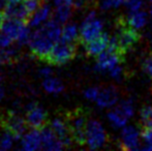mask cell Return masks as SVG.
Returning a JSON list of instances; mask_svg holds the SVG:
<instances>
[{
	"label": "cell",
	"mask_w": 152,
	"mask_h": 151,
	"mask_svg": "<svg viewBox=\"0 0 152 151\" xmlns=\"http://www.w3.org/2000/svg\"><path fill=\"white\" fill-rule=\"evenodd\" d=\"M141 40V34L138 30L126 23L124 17H120L116 21V32L110 37L109 46L116 48L120 52L127 54Z\"/></svg>",
	"instance_id": "cell-1"
},
{
	"label": "cell",
	"mask_w": 152,
	"mask_h": 151,
	"mask_svg": "<svg viewBox=\"0 0 152 151\" xmlns=\"http://www.w3.org/2000/svg\"><path fill=\"white\" fill-rule=\"evenodd\" d=\"M67 121L69 133L74 143L79 146L86 144V133L88 124V115L84 108L80 107L64 114Z\"/></svg>",
	"instance_id": "cell-2"
},
{
	"label": "cell",
	"mask_w": 152,
	"mask_h": 151,
	"mask_svg": "<svg viewBox=\"0 0 152 151\" xmlns=\"http://www.w3.org/2000/svg\"><path fill=\"white\" fill-rule=\"evenodd\" d=\"M56 40L47 32L42 25L36 27L35 30L32 31L30 40L28 42L32 57L36 60L45 62Z\"/></svg>",
	"instance_id": "cell-3"
},
{
	"label": "cell",
	"mask_w": 152,
	"mask_h": 151,
	"mask_svg": "<svg viewBox=\"0 0 152 151\" xmlns=\"http://www.w3.org/2000/svg\"><path fill=\"white\" fill-rule=\"evenodd\" d=\"M79 42H67L60 38L58 42H55L50 53L47 56L45 62L53 66H60L72 61L77 55V44Z\"/></svg>",
	"instance_id": "cell-4"
},
{
	"label": "cell",
	"mask_w": 152,
	"mask_h": 151,
	"mask_svg": "<svg viewBox=\"0 0 152 151\" xmlns=\"http://www.w3.org/2000/svg\"><path fill=\"white\" fill-rule=\"evenodd\" d=\"M0 124L4 131H8L15 138V140L22 139L28 129V124L25 118H22L12 111H8L0 118Z\"/></svg>",
	"instance_id": "cell-5"
},
{
	"label": "cell",
	"mask_w": 152,
	"mask_h": 151,
	"mask_svg": "<svg viewBox=\"0 0 152 151\" xmlns=\"http://www.w3.org/2000/svg\"><path fill=\"white\" fill-rule=\"evenodd\" d=\"M125 55L124 53L120 52L116 48H113L111 46H108V48L102 52L99 55H97L95 63V71L99 73H106L115 67L116 65H119L125 61Z\"/></svg>",
	"instance_id": "cell-6"
},
{
	"label": "cell",
	"mask_w": 152,
	"mask_h": 151,
	"mask_svg": "<svg viewBox=\"0 0 152 151\" xmlns=\"http://www.w3.org/2000/svg\"><path fill=\"white\" fill-rule=\"evenodd\" d=\"M104 23L102 20L96 18V12H90L84 19L79 31V40L83 44L93 39L102 32Z\"/></svg>",
	"instance_id": "cell-7"
},
{
	"label": "cell",
	"mask_w": 152,
	"mask_h": 151,
	"mask_svg": "<svg viewBox=\"0 0 152 151\" xmlns=\"http://www.w3.org/2000/svg\"><path fill=\"white\" fill-rule=\"evenodd\" d=\"M108 141V135L102 127V123L95 119H91L87 124L86 144L88 148L94 150L102 148Z\"/></svg>",
	"instance_id": "cell-8"
},
{
	"label": "cell",
	"mask_w": 152,
	"mask_h": 151,
	"mask_svg": "<svg viewBox=\"0 0 152 151\" xmlns=\"http://www.w3.org/2000/svg\"><path fill=\"white\" fill-rule=\"evenodd\" d=\"M25 120H26L29 128L39 129L40 131L49 123L48 113L36 101H32L27 106Z\"/></svg>",
	"instance_id": "cell-9"
},
{
	"label": "cell",
	"mask_w": 152,
	"mask_h": 151,
	"mask_svg": "<svg viewBox=\"0 0 152 151\" xmlns=\"http://www.w3.org/2000/svg\"><path fill=\"white\" fill-rule=\"evenodd\" d=\"M141 133L132 125H125L122 127L119 146L123 150H138L140 146Z\"/></svg>",
	"instance_id": "cell-10"
},
{
	"label": "cell",
	"mask_w": 152,
	"mask_h": 151,
	"mask_svg": "<svg viewBox=\"0 0 152 151\" xmlns=\"http://www.w3.org/2000/svg\"><path fill=\"white\" fill-rule=\"evenodd\" d=\"M51 128L54 131V133H56V136L61 140V142L63 143V145L65 146V148H68L72 145L74 141L72 139V136L69 133V128H68L67 121H66L65 116H58L55 117L54 119L50 121L49 123Z\"/></svg>",
	"instance_id": "cell-11"
},
{
	"label": "cell",
	"mask_w": 152,
	"mask_h": 151,
	"mask_svg": "<svg viewBox=\"0 0 152 151\" xmlns=\"http://www.w3.org/2000/svg\"><path fill=\"white\" fill-rule=\"evenodd\" d=\"M40 135H42V149L57 151L62 150L65 148L61 140L56 136L50 125H46L44 128L40 129Z\"/></svg>",
	"instance_id": "cell-12"
},
{
	"label": "cell",
	"mask_w": 152,
	"mask_h": 151,
	"mask_svg": "<svg viewBox=\"0 0 152 151\" xmlns=\"http://www.w3.org/2000/svg\"><path fill=\"white\" fill-rule=\"evenodd\" d=\"M4 14H5L6 18L21 20L26 24H28L31 20V15L25 7L23 0L17 2H8L7 6L4 9Z\"/></svg>",
	"instance_id": "cell-13"
},
{
	"label": "cell",
	"mask_w": 152,
	"mask_h": 151,
	"mask_svg": "<svg viewBox=\"0 0 152 151\" xmlns=\"http://www.w3.org/2000/svg\"><path fill=\"white\" fill-rule=\"evenodd\" d=\"M118 91L115 87H99V91L95 98V103L100 108H111L118 101Z\"/></svg>",
	"instance_id": "cell-14"
},
{
	"label": "cell",
	"mask_w": 152,
	"mask_h": 151,
	"mask_svg": "<svg viewBox=\"0 0 152 151\" xmlns=\"http://www.w3.org/2000/svg\"><path fill=\"white\" fill-rule=\"evenodd\" d=\"M109 42H110V36L108 35V33L102 32L98 36L84 44L86 55L90 57L97 56L108 48Z\"/></svg>",
	"instance_id": "cell-15"
},
{
	"label": "cell",
	"mask_w": 152,
	"mask_h": 151,
	"mask_svg": "<svg viewBox=\"0 0 152 151\" xmlns=\"http://www.w3.org/2000/svg\"><path fill=\"white\" fill-rule=\"evenodd\" d=\"M27 24L21 20H17V19H10L6 18V20L3 22L0 30L3 33H5L8 37L12 38L14 42H16L23 32L25 28H26Z\"/></svg>",
	"instance_id": "cell-16"
},
{
	"label": "cell",
	"mask_w": 152,
	"mask_h": 151,
	"mask_svg": "<svg viewBox=\"0 0 152 151\" xmlns=\"http://www.w3.org/2000/svg\"><path fill=\"white\" fill-rule=\"evenodd\" d=\"M22 149L27 151L42 149V135L39 129L31 128V131H26L21 139Z\"/></svg>",
	"instance_id": "cell-17"
},
{
	"label": "cell",
	"mask_w": 152,
	"mask_h": 151,
	"mask_svg": "<svg viewBox=\"0 0 152 151\" xmlns=\"http://www.w3.org/2000/svg\"><path fill=\"white\" fill-rule=\"evenodd\" d=\"M52 5L50 3H47V1H45L33 14L30 22H29V25L31 27L40 26L52 17Z\"/></svg>",
	"instance_id": "cell-18"
},
{
	"label": "cell",
	"mask_w": 152,
	"mask_h": 151,
	"mask_svg": "<svg viewBox=\"0 0 152 151\" xmlns=\"http://www.w3.org/2000/svg\"><path fill=\"white\" fill-rule=\"evenodd\" d=\"M126 23L132 28L139 29L143 28L147 23V12L144 10H137V12H130L126 17H124Z\"/></svg>",
	"instance_id": "cell-19"
},
{
	"label": "cell",
	"mask_w": 152,
	"mask_h": 151,
	"mask_svg": "<svg viewBox=\"0 0 152 151\" xmlns=\"http://www.w3.org/2000/svg\"><path fill=\"white\" fill-rule=\"evenodd\" d=\"M19 48L20 46L18 44L16 46L10 44V47H6V48H0V64H10V63L17 61Z\"/></svg>",
	"instance_id": "cell-20"
},
{
	"label": "cell",
	"mask_w": 152,
	"mask_h": 151,
	"mask_svg": "<svg viewBox=\"0 0 152 151\" xmlns=\"http://www.w3.org/2000/svg\"><path fill=\"white\" fill-rule=\"evenodd\" d=\"M72 5H60L56 6L55 9L52 12V17L51 19H53L54 21H56L57 23H59L60 25L65 24L68 21V19L70 18L72 14Z\"/></svg>",
	"instance_id": "cell-21"
},
{
	"label": "cell",
	"mask_w": 152,
	"mask_h": 151,
	"mask_svg": "<svg viewBox=\"0 0 152 151\" xmlns=\"http://www.w3.org/2000/svg\"><path fill=\"white\" fill-rule=\"evenodd\" d=\"M60 38L67 40V42H80V40H79V30L77 25L75 23H68V24L64 25L61 30Z\"/></svg>",
	"instance_id": "cell-22"
},
{
	"label": "cell",
	"mask_w": 152,
	"mask_h": 151,
	"mask_svg": "<svg viewBox=\"0 0 152 151\" xmlns=\"http://www.w3.org/2000/svg\"><path fill=\"white\" fill-rule=\"evenodd\" d=\"M42 87L48 93H53V94L60 93L64 89L63 83L59 79L52 78V77L45 79V81L42 82Z\"/></svg>",
	"instance_id": "cell-23"
},
{
	"label": "cell",
	"mask_w": 152,
	"mask_h": 151,
	"mask_svg": "<svg viewBox=\"0 0 152 151\" xmlns=\"http://www.w3.org/2000/svg\"><path fill=\"white\" fill-rule=\"evenodd\" d=\"M115 109L120 114L123 115L126 119H129L134 116V101H132V99H124V101H120V103L116 106Z\"/></svg>",
	"instance_id": "cell-24"
},
{
	"label": "cell",
	"mask_w": 152,
	"mask_h": 151,
	"mask_svg": "<svg viewBox=\"0 0 152 151\" xmlns=\"http://www.w3.org/2000/svg\"><path fill=\"white\" fill-rule=\"evenodd\" d=\"M108 118H109V121L111 122V124L114 127H116V128H122V127H124L128 121V119H126L125 117L119 113L116 109H113L109 112Z\"/></svg>",
	"instance_id": "cell-25"
},
{
	"label": "cell",
	"mask_w": 152,
	"mask_h": 151,
	"mask_svg": "<svg viewBox=\"0 0 152 151\" xmlns=\"http://www.w3.org/2000/svg\"><path fill=\"white\" fill-rule=\"evenodd\" d=\"M140 120L143 127L152 128V106H144L141 109Z\"/></svg>",
	"instance_id": "cell-26"
},
{
	"label": "cell",
	"mask_w": 152,
	"mask_h": 151,
	"mask_svg": "<svg viewBox=\"0 0 152 151\" xmlns=\"http://www.w3.org/2000/svg\"><path fill=\"white\" fill-rule=\"evenodd\" d=\"M141 137L144 141V146H141V149L152 150V128L143 127Z\"/></svg>",
	"instance_id": "cell-27"
},
{
	"label": "cell",
	"mask_w": 152,
	"mask_h": 151,
	"mask_svg": "<svg viewBox=\"0 0 152 151\" xmlns=\"http://www.w3.org/2000/svg\"><path fill=\"white\" fill-rule=\"evenodd\" d=\"M15 138L8 131H4L3 135L0 137V150H7L12 147Z\"/></svg>",
	"instance_id": "cell-28"
},
{
	"label": "cell",
	"mask_w": 152,
	"mask_h": 151,
	"mask_svg": "<svg viewBox=\"0 0 152 151\" xmlns=\"http://www.w3.org/2000/svg\"><path fill=\"white\" fill-rule=\"evenodd\" d=\"M124 2V0H100V8L104 10L117 8Z\"/></svg>",
	"instance_id": "cell-29"
},
{
	"label": "cell",
	"mask_w": 152,
	"mask_h": 151,
	"mask_svg": "<svg viewBox=\"0 0 152 151\" xmlns=\"http://www.w3.org/2000/svg\"><path fill=\"white\" fill-rule=\"evenodd\" d=\"M126 7L128 12H137L140 10L143 6V0H126L125 1Z\"/></svg>",
	"instance_id": "cell-30"
},
{
	"label": "cell",
	"mask_w": 152,
	"mask_h": 151,
	"mask_svg": "<svg viewBox=\"0 0 152 151\" xmlns=\"http://www.w3.org/2000/svg\"><path fill=\"white\" fill-rule=\"evenodd\" d=\"M143 69L146 71V74L152 79V51L147 55L143 62Z\"/></svg>",
	"instance_id": "cell-31"
},
{
	"label": "cell",
	"mask_w": 152,
	"mask_h": 151,
	"mask_svg": "<svg viewBox=\"0 0 152 151\" xmlns=\"http://www.w3.org/2000/svg\"><path fill=\"white\" fill-rule=\"evenodd\" d=\"M98 91H99V87H90V88H88L86 91H85L84 95L87 99L94 101L98 94Z\"/></svg>",
	"instance_id": "cell-32"
},
{
	"label": "cell",
	"mask_w": 152,
	"mask_h": 151,
	"mask_svg": "<svg viewBox=\"0 0 152 151\" xmlns=\"http://www.w3.org/2000/svg\"><path fill=\"white\" fill-rule=\"evenodd\" d=\"M109 73H110V76L112 77L113 79H115V80H120L122 77H123V69H122L120 66V64H119V65H116L115 67H113L112 69H110Z\"/></svg>",
	"instance_id": "cell-33"
},
{
	"label": "cell",
	"mask_w": 152,
	"mask_h": 151,
	"mask_svg": "<svg viewBox=\"0 0 152 151\" xmlns=\"http://www.w3.org/2000/svg\"><path fill=\"white\" fill-rule=\"evenodd\" d=\"M14 40L10 37H8L5 33H3L1 31L0 32V48H6V47H10V44H12Z\"/></svg>",
	"instance_id": "cell-34"
},
{
	"label": "cell",
	"mask_w": 152,
	"mask_h": 151,
	"mask_svg": "<svg viewBox=\"0 0 152 151\" xmlns=\"http://www.w3.org/2000/svg\"><path fill=\"white\" fill-rule=\"evenodd\" d=\"M53 71L50 67H45V69H42L39 71V75L42 77V78H49V77H52Z\"/></svg>",
	"instance_id": "cell-35"
},
{
	"label": "cell",
	"mask_w": 152,
	"mask_h": 151,
	"mask_svg": "<svg viewBox=\"0 0 152 151\" xmlns=\"http://www.w3.org/2000/svg\"><path fill=\"white\" fill-rule=\"evenodd\" d=\"M7 4H8V0H0V10H3L4 12Z\"/></svg>",
	"instance_id": "cell-36"
},
{
	"label": "cell",
	"mask_w": 152,
	"mask_h": 151,
	"mask_svg": "<svg viewBox=\"0 0 152 151\" xmlns=\"http://www.w3.org/2000/svg\"><path fill=\"white\" fill-rule=\"evenodd\" d=\"M6 17H5V14H4L3 10H0V29H1V26L3 24V22L5 21Z\"/></svg>",
	"instance_id": "cell-37"
},
{
	"label": "cell",
	"mask_w": 152,
	"mask_h": 151,
	"mask_svg": "<svg viewBox=\"0 0 152 151\" xmlns=\"http://www.w3.org/2000/svg\"><path fill=\"white\" fill-rule=\"evenodd\" d=\"M149 12H150V15L152 16V2L150 3V5H149Z\"/></svg>",
	"instance_id": "cell-38"
},
{
	"label": "cell",
	"mask_w": 152,
	"mask_h": 151,
	"mask_svg": "<svg viewBox=\"0 0 152 151\" xmlns=\"http://www.w3.org/2000/svg\"><path fill=\"white\" fill-rule=\"evenodd\" d=\"M17 1H21V0H8V2H17Z\"/></svg>",
	"instance_id": "cell-39"
},
{
	"label": "cell",
	"mask_w": 152,
	"mask_h": 151,
	"mask_svg": "<svg viewBox=\"0 0 152 151\" xmlns=\"http://www.w3.org/2000/svg\"><path fill=\"white\" fill-rule=\"evenodd\" d=\"M148 1H149V3H151V2H152V0H148Z\"/></svg>",
	"instance_id": "cell-40"
},
{
	"label": "cell",
	"mask_w": 152,
	"mask_h": 151,
	"mask_svg": "<svg viewBox=\"0 0 152 151\" xmlns=\"http://www.w3.org/2000/svg\"><path fill=\"white\" fill-rule=\"evenodd\" d=\"M0 84H1V77H0Z\"/></svg>",
	"instance_id": "cell-41"
},
{
	"label": "cell",
	"mask_w": 152,
	"mask_h": 151,
	"mask_svg": "<svg viewBox=\"0 0 152 151\" xmlns=\"http://www.w3.org/2000/svg\"><path fill=\"white\" fill-rule=\"evenodd\" d=\"M125 1H126V0H124V2H125Z\"/></svg>",
	"instance_id": "cell-42"
}]
</instances>
